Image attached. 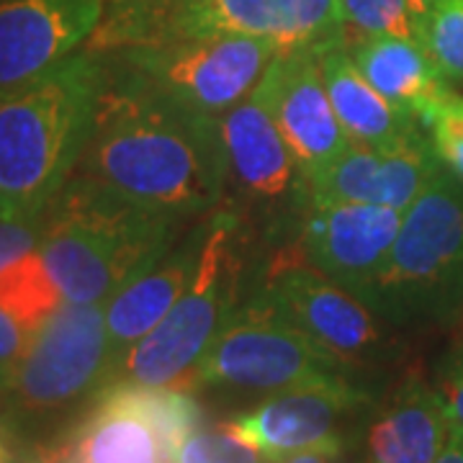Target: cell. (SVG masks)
Listing matches in <instances>:
<instances>
[{"label":"cell","mask_w":463,"mask_h":463,"mask_svg":"<svg viewBox=\"0 0 463 463\" xmlns=\"http://www.w3.org/2000/svg\"><path fill=\"white\" fill-rule=\"evenodd\" d=\"M75 173L175 219L206 214L227 185L219 121L183 109L124 67H109Z\"/></svg>","instance_id":"1"},{"label":"cell","mask_w":463,"mask_h":463,"mask_svg":"<svg viewBox=\"0 0 463 463\" xmlns=\"http://www.w3.org/2000/svg\"><path fill=\"white\" fill-rule=\"evenodd\" d=\"M109 67L78 50L0 90V219H36L70 181L96 121Z\"/></svg>","instance_id":"2"},{"label":"cell","mask_w":463,"mask_h":463,"mask_svg":"<svg viewBox=\"0 0 463 463\" xmlns=\"http://www.w3.org/2000/svg\"><path fill=\"white\" fill-rule=\"evenodd\" d=\"M181 222L72 173L42 216L39 252L62 301L106 304L173 248Z\"/></svg>","instance_id":"3"},{"label":"cell","mask_w":463,"mask_h":463,"mask_svg":"<svg viewBox=\"0 0 463 463\" xmlns=\"http://www.w3.org/2000/svg\"><path fill=\"white\" fill-rule=\"evenodd\" d=\"M397 327L443 325L463 309V183L446 167L404 212L379 270L355 291Z\"/></svg>","instance_id":"4"},{"label":"cell","mask_w":463,"mask_h":463,"mask_svg":"<svg viewBox=\"0 0 463 463\" xmlns=\"http://www.w3.org/2000/svg\"><path fill=\"white\" fill-rule=\"evenodd\" d=\"M258 36L281 52L345 42L337 0H106L93 50L203 36Z\"/></svg>","instance_id":"5"},{"label":"cell","mask_w":463,"mask_h":463,"mask_svg":"<svg viewBox=\"0 0 463 463\" xmlns=\"http://www.w3.org/2000/svg\"><path fill=\"white\" fill-rule=\"evenodd\" d=\"M237 216L224 212L206 222L201 258L191 286L183 291L165 319L139 343L116 358L106 386L142 389H188L194 371L212 345L219 327L234 309L240 263H237Z\"/></svg>","instance_id":"6"},{"label":"cell","mask_w":463,"mask_h":463,"mask_svg":"<svg viewBox=\"0 0 463 463\" xmlns=\"http://www.w3.org/2000/svg\"><path fill=\"white\" fill-rule=\"evenodd\" d=\"M345 365L268 298L250 301L219 327L194 371V383L276 394L283 389L347 379Z\"/></svg>","instance_id":"7"},{"label":"cell","mask_w":463,"mask_h":463,"mask_svg":"<svg viewBox=\"0 0 463 463\" xmlns=\"http://www.w3.org/2000/svg\"><path fill=\"white\" fill-rule=\"evenodd\" d=\"M116 52L118 67L183 109L219 121L255 90L281 50L258 36L224 33Z\"/></svg>","instance_id":"8"},{"label":"cell","mask_w":463,"mask_h":463,"mask_svg":"<svg viewBox=\"0 0 463 463\" xmlns=\"http://www.w3.org/2000/svg\"><path fill=\"white\" fill-rule=\"evenodd\" d=\"M111 361L106 304L62 301L33 332L3 397L24 417L62 412L88 394H99Z\"/></svg>","instance_id":"9"},{"label":"cell","mask_w":463,"mask_h":463,"mask_svg":"<svg viewBox=\"0 0 463 463\" xmlns=\"http://www.w3.org/2000/svg\"><path fill=\"white\" fill-rule=\"evenodd\" d=\"M263 297L347 371L376 364L389 345L383 319L315 265L273 268Z\"/></svg>","instance_id":"10"},{"label":"cell","mask_w":463,"mask_h":463,"mask_svg":"<svg viewBox=\"0 0 463 463\" xmlns=\"http://www.w3.org/2000/svg\"><path fill=\"white\" fill-rule=\"evenodd\" d=\"M319 54L315 47L279 52L252 90L294 152L304 183L353 142L332 109Z\"/></svg>","instance_id":"11"},{"label":"cell","mask_w":463,"mask_h":463,"mask_svg":"<svg viewBox=\"0 0 463 463\" xmlns=\"http://www.w3.org/2000/svg\"><path fill=\"white\" fill-rule=\"evenodd\" d=\"M438 170L440 160L428 134L417 129L383 147L350 142L330 165L307 178L304 194L315 203H373L404 214Z\"/></svg>","instance_id":"12"},{"label":"cell","mask_w":463,"mask_h":463,"mask_svg":"<svg viewBox=\"0 0 463 463\" xmlns=\"http://www.w3.org/2000/svg\"><path fill=\"white\" fill-rule=\"evenodd\" d=\"M368 394L350 379L283 389L232 420V428L268 461L312 448H345L343 425Z\"/></svg>","instance_id":"13"},{"label":"cell","mask_w":463,"mask_h":463,"mask_svg":"<svg viewBox=\"0 0 463 463\" xmlns=\"http://www.w3.org/2000/svg\"><path fill=\"white\" fill-rule=\"evenodd\" d=\"M106 0H0V90L26 83L93 39Z\"/></svg>","instance_id":"14"},{"label":"cell","mask_w":463,"mask_h":463,"mask_svg":"<svg viewBox=\"0 0 463 463\" xmlns=\"http://www.w3.org/2000/svg\"><path fill=\"white\" fill-rule=\"evenodd\" d=\"M402 219V212L373 203L307 201L301 245L309 263L355 294L383 263Z\"/></svg>","instance_id":"15"},{"label":"cell","mask_w":463,"mask_h":463,"mask_svg":"<svg viewBox=\"0 0 463 463\" xmlns=\"http://www.w3.org/2000/svg\"><path fill=\"white\" fill-rule=\"evenodd\" d=\"M175 446L137 386H106L50 463H173Z\"/></svg>","instance_id":"16"},{"label":"cell","mask_w":463,"mask_h":463,"mask_svg":"<svg viewBox=\"0 0 463 463\" xmlns=\"http://www.w3.org/2000/svg\"><path fill=\"white\" fill-rule=\"evenodd\" d=\"M219 137L227 157V178L252 199H283L297 183L304 185L294 152L255 93L219 118Z\"/></svg>","instance_id":"17"},{"label":"cell","mask_w":463,"mask_h":463,"mask_svg":"<svg viewBox=\"0 0 463 463\" xmlns=\"http://www.w3.org/2000/svg\"><path fill=\"white\" fill-rule=\"evenodd\" d=\"M203 232L206 224L191 232V237L183 240L178 248H170L165 255H160L106 301V327L114 361L155 330L191 286L201 258Z\"/></svg>","instance_id":"18"},{"label":"cell","mask_w":463,"mask_h":463,"mask_svg":"<svg viewBox=\"0 0 463 463\" xmlns=\"http://www.w3.org/2000/svg\"><path fill=\"white\" fill-rule=\"evenodd\" d=\"M450 432L435 386L407 379L368 425L361 463H435Z\"/></svg>","instance_id":"19"},{"label":"cell","mask_w":463,"mask_h":463,"mask_svg":"<svg viewBox=\"0 0 463 463\" xmlns=\"http://www.w3.org/2000/svg\"><path fill=\"white\" fill-rule=\"evenodd\" d=\"M350 57L383 99L417 118L448 90V78L417 39L361 36Z\"/></svg>","instance_id":"20"},{"label":"cell","mask_w":463,"mask_h":463,"mask_svg":"<svg viewBox=\"0 0 463 463\" xmlns=\"http://www.w3.org/2000/svg\"><path fill=\"white\" fill-rule=\"evenodd\" d=\"M319 62H322V78L332 109L353 142L383 147L422 129L417 116L392 106L365 80L353 62L345 42L325 47L319 54Z\"/></svg>","instance_id":"21"},{"label":"cell","mask_w":463,"mask_h":463,"mask_svg":"<svg viewBox=\"0 0 463 463\" xmlns=\"http://www.w3.org/2000/svg\"><path fill=\"white\" fill-rule=\"evenodd\" d=\"M62 304V294L52 279L39 248L16 258L0 270V309L36 332L42 322Z\"/></svg>","instance_id":"22"},{"label":"cell","mask_w":463,"mask_h":463,"mask_svg":"<svg viewBox=\"0 0 463 463\" xmlns=\"http://www.w3.org/2000/svg\"><path fill=\"white\" fill-rule=\"evenodd\" d=\"M337 8L343 24L358 29L361 36H404L420 42L422 18L412 0H337Z\"/></svg>","instance_id":"23"},{"label":"cell","mask_w":463,"mask_h":463,"mask_svg":"<svg viewBox=\"0 0 463 463\" xmlns=\"http://www.w3.org/2000/svg\"><path fill=\"white\" fill-rule=\"evenodd\" d=\"M173 463H268V458L234 430L232 422H222L194 428L175 446Z\"/></svg>","instance_id":"24"},{"label":"cell","mask_w":463,"mask_h":463,"mask_svg":"<svg viewBox=\"0 0 463 463\" xmlns=\"http://www.w3.org/2000/svg\"><path fill=\"white\" fill-rule=\"evenodd\" d=\"M420 42L448 80H463V0H440L422 18Z\"/></svg>","instance_id":"25"},{"label":"cell","mask_w":463,"mask_h":463,"mask_svg":"<svg viewBox=\"0 0 463 463\" xmlns=\"http://www.w3.org/2000/svg\"><path fill=\"white\" fill-rule=\"evenodd\" d=\"M420 127L428 134L440 165L463 183V96L448 88L420 116Z\"/></svg>","instance_id":"26"},{"label":"cell","mask_w":463,"mask_h":463,"mask_svg":"<svg viewBox=\"0 0 463 463\" xmlns=\"http://www.w3.org/2000/svg\"><path fill=\"white\" fill-rule=\"evenodd\" d=\"M432 386L440 397L450 428L463 430V337L443 355Z\"/></svg>","instance_id":"27"},{"label":"cell","mask_w":463,"mask_h":463,"mask_svg":"<svg viewBox=\"0 0 463 463\" xmlns=\"http://www.w3.org/2000/svg\"><path fill=\"white\" fill-rule=\"evenodd\" d=\"M32 337L33 332L26 330L24 325H18L14 317L0 309V397L8 392L18 365L32 345Z\"/></svg>","instance_id":"28"},{"label":"cell","mask_w":463,"mask_h":463,"mask_svg":"<svg viewBox=\"0 0 463 463\" xmlns=\"http://www.w3.org/2000/svg\"><path fill=\"white\" fill-rule=\"evenodd\" d=\"M42 216H36V219H0V270L21 255L39 248Z\"/></svg>","instance_id":"29"},{"label":"cell","mask_w":463,"mask_h":463,"mask_svg":"<svg viewBox=\"0 0 463 463\" xmlns=\"http://www.w3.org/2000/svg\"><path fill=\"white\" fill-rule=\"evenodd\" d=\"M268 463H345V456L340 448H312V450H298V453L281 456Z\"/></svg>","instance_id":"30"},{"label":"cell","mask_w":463,"mask_h":463,"mask_svg":"<svg viewBox=\"0 0 463 463\" xmlns=\"http://www.w3.org/2000/svg\"><path fill=\"white\" fill-rule=\"evenodd\" d=\"M435 463H463V430L461 428H450L448 432L446 448L443 453L438 456Z\"/></svg>","instance_id":"31"},{"label":"cell","mask_w":463,"mask_h":463,"mask_svg":"<svg viewBox=\"0 0 463 463\" xmlns=\"http://www.w3.org/2000/svg\"><path fill=\"white\" fill-rule=\"evenodd\" d=\"M440 0H412V5H414V11H417V16L420 18H425L428 14H430L432 8L438 5Z\"/></svg>","instance_id":"32"},{"label":"cell","mask_w":463,"mask_h":463,"mask_svg":"<svg viewBox=\"0 0 463 463\" xmlns=\"http://www.w3.org/2000/svg\"><path fill=\"white\" fill-rule=\"evenodd\" d=\"M0 463H8V450H5V440L0 435Z\"/></svg>","instance_id":"33"}]
</instances>
